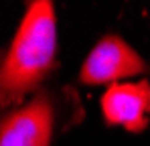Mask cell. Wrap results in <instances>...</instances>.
Here are the masks:
<instances>
[{
  "label": "cell",
  "mask_w": 150,
  "mask_h": 146,
  "mask_svg": "<svg viewBox=\"0 0 150 146\" xmlns=\"http://www.w3.org/2000/svg\"><path fill=\"white\" fill-rule=\"evenodd\" d=\"M57 67V21L51 0L28 4L0 65V112L16 110Z\"/></svg>",
  "instance_id": "cell-1"
},
{
  "label": "cell",
  "mask_w": 150,
  "mask_h": 146,
  "mask_svg": "<svg viewBox=\"0 0 150 146\" xmlns=\"http://www.w3.org/2000/svg\"><path fill=\"white\" fill-rule=\"evenodd\" d=\"M144 71H148V63L124 39L108 35L85 57L79 79L85 85H114L118 83V79H126Z\"/></svg>",
  "instance_id": "cell-3"
},
{
  "label": "cell",
  "mask_w": 150,
  "mask_h": 146,
  "mask_svg": "<svg viewBox=\"0 0 150 146\" xmlns=\"http://www.w3.org/2000/svg\"><path fill=\"white\" fill-rule=\"evenodd\" d=\"M101 114L110 126H122L138 134L148 126L150 83H114L101 96Z\"/></svg>",
  "instance_id": "cell-4"
},
{
  "label": "cell",
  "mask_w": 150,
  "mask_h": 146,
  "mask_svg": "<svg viewBox=\"0 0 150 146\" xmlns=\"http://www.w3.org/2000/svg\"><path fill=\"white\" fill-rule=\"evenodd\" d=\"M57 126V101L37 91L26 103L0 120V146H51Z\"/></svg>",
  "instance_id": "cell-2"
}]
</instances>
